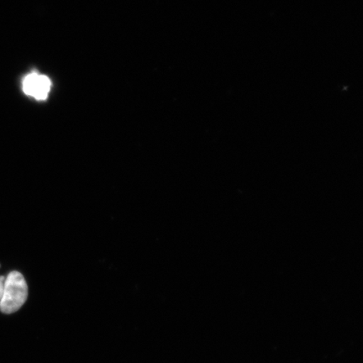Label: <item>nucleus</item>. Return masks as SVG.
<instances>
[{
    "instance_id": "nucleus-1",
    "label": "nucleus",
    "mask_w": 363,
    "mask_h": 363,
    "mask_svg": "<svg viewBox=\"0 0 363 363\" xmlns=\"http://www.w3.org/2000/svg\"><path fill=\"white\" fill-rule=\"evenodd\" d=\"M28 296V287L24 277L19 272L13 271L4 282L0 311L4 314H13L20 310Z\"/></svg>"
},
{
    "instance_id": "nucleus-2",
    "label": "nucleus",
    "mask_w": 363,
    "mask_h": 363,
    "mask_svg": "<svg viewBox=\"0 0 363 363\" xmlns=\"http://www.w3.org/2000/svg\"><path fill=\"white\" fill-rule=\"evenodd\" d=\"M22 87L26 95L38 101H45L51 90L52 82L48 76L33 72L23 80Z\"/></svg>"
},
{
    "instance_id": "nucleus-3",
    "label": "nucleus",
    "mask_w": 363,
    "mask_h": 363,
    "mask_svg": "<svg viewBox=\"0 0 363 363\" xmlns=\"http://www.w3.org/2000/svg\"><path fill=\"white\" fill-rule=\"evenodd\" d=\"M4 280H6L4 277H0V299L2 298Z\"/></svg>"
}]
</instances>
